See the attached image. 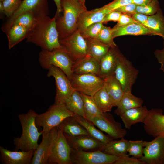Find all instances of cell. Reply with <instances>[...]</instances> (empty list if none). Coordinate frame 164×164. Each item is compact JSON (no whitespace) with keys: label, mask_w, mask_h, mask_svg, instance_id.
Here are the masks:
<instances>
[{"label":"cell","mask_w":164,"mask_h":164,"mask_svg":"<svg viewBox=\"0 0 164 164\" xmlns=\"http://www.w3.org/2000/svg\"><path fill=\"white\" fill-rule=\"evenodd\" d=\"M48 13L49 10L36 12V21L26 39V42L40 46L42 50L51 51L61 46L56 29V17L50 18Z\"/></svg>","instance_id":"1"},{"label":"cell","mask_w":164,"mask_h":164,"mask_svg":"<svg viewBox=\"0 0 164 164\" xmlns=\"http://www.w3.org/2000/svg\"><path fill=\"white\" fill-rule=\"evenodd\" d=\"M37 114L34 110L30 109L27 113L18 115L22 132L20 137L14 138L15 150L28 151L35 150L39 146L38 140L42 132H39L36 124Z\"/></svg>","instance_id":"2"},{"label":"cell","mask_w":164,"mask_h":164,"mask_svg":"<svg viewBox=\"0 0 164 164\" xmlns=\"http://www.w3.org/2000/svg\"><path fill=\"white\" fill-rule=\"evenodd\" d=\"M63 16L56 17V27L59 39L66 38L77 30L78 18L87 9L76 0H61Z\"/></svg>","instance_id":"3"},{"label":"cell","mask_w":164,"mask_h":164,"mask_svg":"<svg viewBox=\"0 0 164 164\" xmlns=\"http://www.w3.org/2000/svg\"><path fill=\"white\" fill-rule=\"evenodd\" d=\"M39 60L43 68L48 70L53 65L62 70L70 80L72 78L74 62L61 46L51 51L42 50L39 53Z\"/></svg>","instance_id":"4"},{"label":"cell","mask_w":164,"mask_h":164,"mask_svg":"<svg viewBox=\"0 0 164 164\" xmlns=\"http://www.w3.org/2000/svg\"><path fill=\"white\" fill-rule=\"evenodd\" d=\"M75 114L69 110L64 104H55L43 113L37 114L36 124L38 128H42L43 132H48L59 126L65 118Z\"/></svg>","instance_id":"5"},{"label":"cell","mask_w":164,"mask_h":164,"mask_svg":"<svg viewBox=\"0 0 164 164\" xmlns=\"http://www.w3.org/2000/svg\"><path fill=\"white\" fill-rule=\"evenodd\" d=\"M70 81L75 90L92 97L103 87L104 83V79L92 73L73 74Z\"/></svg>","instance_id":"6"},{"label":"cell","mask_w":164,"mask_h":164,"mask_svg":"<svg viewBox=\"0 0 164 164\" xmlns=\"http://www.w3.org/2000/svg\"><path fill=\"white\" fill-rule=\"evenodd\" d=\"M59 42L74 63L89 55L86 40L77 30L69 37L59 39Z\"/></svg>","instance_id":"7"},{"label":"cell","mask_w":164,"mask_h":164,"mask_svg":"<svg viewBox=\"0 0 164 164\" xmlns=\"http://www.w3.org/2000/svg\"><path fill=\"white\" fill-rule=\"evenodd\" d=\"M70 157L72 164H114L120 158L100 150L86 152L72 148Z\"/></svg>","instance_id":"8"},{"label":"cell","mask_w":164,"mask_h":164,"mask_svg":"<svg viewBox=\"0 0 164 164\" xmlns=\"http://www.w3.org/2000/svg\"><path fill=\"white\" fill-rule=\"evenodd\" d=\"M47 74L48 77H53L55 80L56 94L55 104H64L75 91L71 81L64 72L55 66H50Z\"/></svg>","instance_id":"9"},{"label":"cell","mask_w":164,"mask_h":164,"mask_svg":"<svg viewBox=\"0 0 164 164\" xmlns=\"http://www.w3.org/2000/svg\"><path fill=\"white\" fill-rule=\"evenodd\" d=\"M90 121L113 139L124 138L127 133L121 124L116 121L113 115L109 112L103 113Z\"/></svg>","instance_id":"10"},{"label":"cell","mask_w":164,"mask_h":164,"mask_svg":"<svg viewBox=\"0 0 164 164\" xmlns=\"http://www.w3.org/2000/svg\"><path fill=\"white\" fill-rule=\"evenodd\" d=\"M138 73V70L123 55L118 63L114 74L125 92H131Z\"/></svg>","instance_id":"11"},{"label":"cell","mask_w":164,"mask_h":164,"mask_svg":"<svg viewBox=\"0 0 164 164\" xmlns=\"http://www.w3.org/2000/svg\"><path fill=\"white\" fill-rule=\"evenodd\" d=\"M71 150L63 132L58 127L57 136L48 164H72L70 157Z\"/></svg>","instance_id":"12"},{"label":"cell","mask_w":164,"mask_h":164,"mask_svg":"<svg viewBox=\"0 0 164 164\" xmlns=\"http://www.w3.org/2000/svg\"><path fill=\"white\" fill-rule=\"evenodd\" d=\"M57 132L58 126L48 132H42L41 142L35 150L31 164H48Z\"/></svg>","instance_id":"13"},{"label":"cell","mask_w":164,"mask_h":164,"mask_svg":"<svg viewBox=\"0 0 164 164\" xmlns=\"http://www.w3.org/2000/svg\"><path fill=\"white\" fill-rule=\"evenodd\" d=\"M140 159L145 164H164V137L145 141L143 155Z\"/></svg>","instance_id":"14"},{"label":"cell","mask_w":164,"mask_h":164,"mask_svg":"<svg viewBox=\"0 0 164 164\" xmlns=\"http://www.w3.org/2000/svg\"><path fill=\"white\" fill-rule=\"evenodd\" d=\"M143 123L147 134L154 138L164 137V115L162 109L153 108L149 110Z\"/></svg>","instance_id":"15"},{"label":"cell","mask_w":164,"mask_h":164,"mask_svg":"<svg viewBox=\"0 0 164 164\" xmlns=\"http://www.w3.org/2000/svg\"><path fill=\"white\" fill-rule=\"evenodd\" d=\"M64 135L71 148L77 150L86 152L101 150L104 145L101 142L88 135L73 137Z\"/></svg>","instance_id":"16"},{"label":"cell","mask_w":164,"mask_h":164,"mask_svg":"<svg viewBox=\"0 0 164 164\" xmlns=\"http://www.w3.org/2000/svg\"><path fill=\"white\" fill-rule=\"evenodd\" d=\"M123 55L117 46H111L100 62L99 76L104 79L114 74L118 63Z\"/></svg>","instance_id":"17"},{"label":"cell","mask_w":164,"mask_h":164,"mask_svg":"<svg viewBox=\"0 0 164 164\" xmlns=\"http://www.w3.org/2000/svg\"><path fill=\"white\" fill-rule=\"evenodd\" d=\"M35 150L12 151L0 146L1 158L5 164H31Z\"/></svg>","instance_id":"18"},{"label":"cell","mask_w":164,"mask_h":164,"mask_svg":"<svg viewBox=\"0 0 164 164\" xmlns=\"http://www.w3.org/2000/svg\"><path fill=\"white\" fill-rule=\"evenodd\" d=\"M111 11L102 7L91 11H85L78 18L77 30L81 32L92 24L102 22L105 15Z\"/></svg>","instance_id":"19"},{"label":"cell","mask_w":164,"mask_h":164,"mask_svg":"<svg viewBox=\"0 0 164 164\" xmlns=\"http://www.w3.org/2000/svg\"><path fill=\"white\" fill-rule=\"evenodd\" d=\"M72 70L73 74L92 73L99 76L100 62L91 56L87 55L74 62Z\"/></svg>","instance_id":"20"},{"label":"cell","mask_w":164,"mask_h":164,"mask_svg":"<svg viewBox=\"0 0 164 164\" xmlns=\"http://www.w3.org/2000/svg\"><path fill=\"white\" fill-rule=\"evenodd\" d=\"M149 110L145 106H141L131 108L119 116L125 128L129 129L132 126L139 122H143Z\"/></svg>","instance_id":"21"},{"label":"cell","mask_w":164,"mask_h":164,"mask_svg":"<svg viewBox=\"0 0 164 164\" xmlns=\"http://www.w3.org/2000/svg\"><path fill=\"white\" fill-rule=\"evenodd\" d=\"M113 37L125 35H152L151 32L145 26L139 23H132L127 25L115 26L113 28Z\"/></svg>","instance_id":"22"},{"label":"cell","mask_w":164,"mask_h":164,"mask_svg":"<svg viewBox=\"0 0 164 164\" xmlns=\"http://www.w3.org/2000/svg\"><path fill=\"white\" fill-rule=\"evenodd\" d=\"M48 8L46 0H23L20 6L12 15L9 18L6 23L2 27L5 29L22 13L29 11H36Z\"/></svg>","instance_id":"23"},{"label":"cell","mask_w":164,"mask_h":164,"mask_svg":"<svg viewBox=\"0 0 164 164\" xmlns=\"http://www.w3.org/2000/svg\"><path fill=\"white\" fill-rule=\"evenodd\" d=\"M104 79V86L112 101L114 107H117L124 93L122 86L114 74Z\"/></svg>","instance_id":"24"},{"label":"cell","mask_w":164,"mask_h":164,"mask_svg":"<svg viewBox=\"0 0 164 164\" xmlns=\"http://www.w3.org/2000/svg\"><path fill=\"white\" fill-rule=\"evenodd\" d=\"M58 127L65 135L73 137L81 135H89L86 129L77 121L73 116L65 118Z\"/></svg>","instance_id":"25"},{"label":"cell","mask_w":164,"mask_h":164,"mask_svg":"<svg viewBox=\"0 0 164 164\" xmlns=\"http://www.w3.org/2000/svg\"><path fill=\"white\" fill-rule=\"evenodd\" d=\"M129 141L121 138L110 141L104 145L101 150L103 152L113 156L121 157L127 155Z\"/></svg>","instance_id":"26"},{"label":"cell","mask_w":164,"mask_h":164,"mask_svg":"<svg viewBox=\"0 0 164 164\" xmlns=\"http://www.w3.org/2000/svg\"><path fill=\"white\" fill-rule=\"evenodd\" d=\"M73 117L86 129L91 136L105 145L113 140L108 135L104 134L101 130L97 129L94 125L86 118L74 114Z\"/></svg>","instance_id":"27"},{"label":"cell","mask_w":164,"mask_h":164,"mask_svg":"<svg viewBox=\"0 0 164 164\" xmlns=\"http://www.w3.org/2000/svg\"><path fill=\"white\" fill-rule=\"evenodd\" d=\"M143 103L142 99L135 96L131 92H125L114 113L116 115L120 116L129 109L142 106Z\"/></svg>","instance_id":"28"},{"label":"cell","mask_w":164,"mask_h":164,"mask_svg":"<svg viewBox=\"0 0 164 164\" xmlns=\"http://www.w3.org/2000/svg\"><path fill=\"white\" fill-rule=\"evenodd\" d=\"M29 31L24 27L13 25L5 32L8 40V46L11 49L15 45L26 38Z\"/></svg>","instance_id":"29"},{"label":"cell","mask_w":164,"mask_h":164,"mask_svg":"<svg viewBox=\"0 0 164 164\" xmlns=\"http://www.w3.org/2000/svg\"><path fill=\"white\" fill-rule=\"evenodd\" d=\"M85 39L87 45L88 55L100 62L111 46L101 43L96 38Z\"/></svg>","instance_id":"30"},{"label":"cell","mask_w":164,"mask_h":164,"mask_svg":"<svg viewBox=\"0 0 164 164\" xmlns=\"http://www.w3.org/2000/svg\"><path fill=\"white\" fill-rule=\"evenodd\" d=\"M145 27L153 35H158L164 40V16L160 9L155 14L149 16Z\"/></svg>","instance_id":"31"},{"label":"cell","mask_w":164,"mask_h":164,"mask_svg":"<svg viewBox=\"0 0 164 164\" xmlns=\"http://www.w3.org/2000/svg\"><path fill=\"white\" fill-rule=\"evenodd\" d=\"M64 104L67 108L75 114L85 117L84 101L80 93L75 90Z\"/></svg>","instance_id":"32"},{"label":"cell","mask_w":164,"mask_h":164,"mask_svg":"<svg viewBox=\"0 0 164 164\" xmlns=\"http://www.w3.org/2000/svg\"><path fill=\"white\" fill-rule=\"evenodd\" d=\"M93 97L102 112L111 111L114 107L113 102L104 86L95 94Z\"/></svg>","instance_id":"33"},{"label":"cell","mask_w":164,"mask_h":164,"mask_svg":"<svg viewBox=\"0 0 164 164\" xmlns=\"http://www.w3.org/2000/svg\"><path fill=\"white\" fill-rule=\"evenodd\" d=\"M36 12L29 11L23 12L17 17L7 27L2 29L5 32L13 25H18L22 26L28 29L31 30L36 20Z\"/></svg>","instance_id":"34"},{"label":"cell","mask_w":164,"mask_h":164,"mask_svg":"<svg viewBox=\"0 0 164 164\" xmlns=\"http://www.w3.org/2000/svg\"><path fill=\"white\" fill-rule=\"evenodd\" d=\"M80 93L83 100L85 117L87 119L90 121L93 118L103 113L97 105L93 97Z\"/></svg>","instance_id":"35"},{"label":"cell","mask_w":164,"mask_h":164,"mask_svg":"<svg viewBox=\"0 0 164 164\" xmlns=\"http://www.w3.org/2000/svg\"><path fill=\"white\" fill-rule=\"evenodd\" d=\"M145 142L142 140L129 141L128 153L129 155L140 159L143 155Z\"/></svg>","instance_id":"36"},{"label":"cell","mask_w":164,"mask_h":164,"mask_svg":"<svg viewBox=\"0 0 164 164\" xmlns=\"http://www.w3.org/2000/svg\"><path fill=\"white\" fill-rule=\"evenodd\" d=\"M113 28L104 26L96 38L104 44L111 46H117L113 40Z\"/></svg>","instance_id":"37"},{"label":"cell","mask_w":164,"mask_h":164,"mask_svg":"<svg viewBox=\"0 0 164 164\" xmlns=\"http://www.w3.org/2000/svg\"><path fill=\"white\" fill-rule=\"evenodd\" d=\"M160 9L158 0H152L144 6L137 5L136 13H142L148 16L153 15Z\"/></svg>","instance_id":"38"},{"label":"cell","mask_w":164,"mask_h":164,"mask_svg":"<svg viewBox=\"0 0 164 164\" xmlns=\"http://www.w3.org/2000/svg\"><path fill=\"white\" fill-rule=\"evenodd\" d=\"M102 22L93 24L87 27L80 33L85 38H96L104 26Z\"/></svg>","instance_id":"39"},{"label":"cell","mask_w":164,"mask_h":164,"mask_svg":"<svg viewBox=\"0 0 164 164\" xmlns=\"http://www.w3.org/2000/svg\"><path fill=\"white\" fill-rule=\"evenodd\" d=\"M22 2L21 0H4L2 2L7 17L9 18L12 15L19 7Z\"/></svg>","instance_id":"40"},{"label":"cell","mask_w":164,"mask_h":164,"mask_svg":"<svg viewBox=\"0 0 164 164\" xmlns=\"http://www.w3.org/2000/svg\"><path fill=\"white\" fill-rule=\"evenodd\" d=\"M129 156L127 155L120 157L114 164H145L140 159L133 157H130Z\"/></svg>","instance_id":"41"},{"label":"cell","mask_w":164,"mask_h":164,"mask_svg":"<svg viewBox=\"0 0 164 164\" xmlns=\"http://www.w3.org/2000/svg\"><path fill=\"white\" fill-rule=\"evenodd\" d=\"M132 3L133 0H114L102 7L111 11H113L120 7Z\"/></svg>","instance_id":"42"},{"label":"cell","mask_w":164,"mask_h":164,"mask_svg":"<svg viewBox=\"0 0 164 164\" xmlns=\"http://www.w3.org/2000/svg\"><path fill=\"white\" fill-rule=\"evenodd\" d=\"M137 6L136 5L132 3L120 7L114 10L122 13H125L132 16L136 13Z\"/></svg>","instance_id":"43"},{"label":"cell","mask_w":164,"mask_h":164,"mask_svg":"<svg viewBox=\"0 0 164 164\" xmlns=\"http://www.w3.org/2000/svg\"><path fill=\"white\" fill-rule=\"evenodd\" d=\"M121 14V13L116 10L112 11L105 15L102 22L104 23L110 21L118 22L120 18Z\"/></svg>","instance_id":"44"},{"label":"cell","mask_w":164,"mask_h":164,"mask_svg":"<svg viewBox=\"0 0 164 164\" xmlns=\"http://www.w3.org/2000/svg\"><path fill=\"white\" fill-rule=\"evenodd\" d=\"M132 23H138L135 20L132 15L128 14L122 13L118 21L116 26H121Z\"/></svg>","instance_id":"45"},{"label":"cell","mask_w":164,"mask_h":164,"mask_svg":"<svg viewBox=\"0 0 164 164\" xmlns=\"http://www.w3.org/2000/svg\"><path fill=\"white\" fill-rule=\"evenodd\" d=\"M164 47L161 50H156L154 53L158 63L160 64V70L164 72Z\"/></svg>","instance_id":"46"},{"label":"cell","mask_w":164,"mask_h":164,"mask_svg":"<svg viewBox=\"0 0 164 164\" xmlns=\"http://www.w3.org/2000/svg\"><path fill=\"white\" fill-rule=\"evenodd\" d=\"M132 16L135 20L145 26L149 16L142 13H136Z\"/></svg>","instance_id":"47"},{"label":"cell","mask_w":164,"mask_h":164,"mask_svg":"<svg viewBox=\"0 0 164 164\" xmlns=\"http://www.w3.org/2000/svg\"><path fill=\"white\" fill-rule=\"evenodd\" d=\"M56 4L57 7V10L55 15L56 17L60 16V12L63 11V9L61 6V0H53Z\"/></svg>","instance_id":"48"},{"label":"cell","mask_w":164,"mask_h":164,"mask_svg":"<svg viewBox=\"0 0 164 164\" xmlns=\"http://www.w3.org/2000/svg\"><path fill=\"white\" fill-rule=\"evenodd\" d=\"M152 0H133V3L138 6H144L148 4Z\"/></svg>","instance_id":"49"},{"label":"cell","mask_w":164,"mask_h":164,"mask_svg":"<svg viewBox=\"0 0 164 164\" xmlns=\"http://www.w3.org/2000/svg\"><path fill=\"white\" fill-rule=\"evenodd\" d=\"M0 12L1 15H5V9L2 2L0 1Z\"/></svg>","instance_id":"50"},{"label":"cell","mask_w":164,"mask_h":164,"mask_svg":"<svg viewBox=\"0 0 164 164\" xmlns=\"http://www.w3.org/2000/svg\"><path fill=\"white\" fill-rule=\"evenodd\" d=\"M84 8L87 9L85 5V0H76Z\"/></svg>","instance_id":"51"},{"label":"cell","mask_w":164,"mask_h":164,"mask_svg":"<svg viewBox=\"0 0 164 164\" xmlns=\"http://www.w3.org/2000/svg\"><path fill=\"white\" fill-rule=\"evenodd\" d=\"M4 0H0V2H3Z\"/></svg>","instance_id":"52"}]
</instances>
